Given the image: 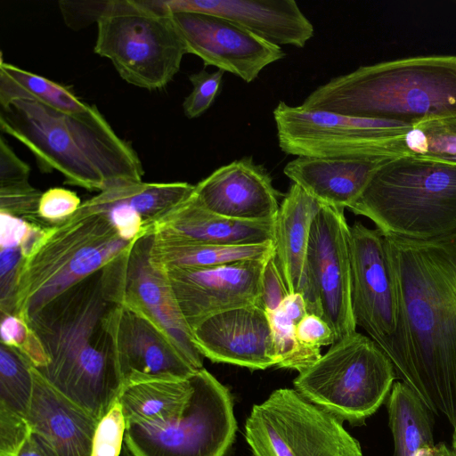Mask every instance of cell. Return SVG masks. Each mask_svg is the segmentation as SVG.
Masks as SVG:
<instances>
[{
  "label": "cell",
  "instance_id": "cell-38",
  "mask_svg": "<svg viewBox=\"0 0 456 456\" xmlns=\"http://www.w3.org/2000/svg\"><path fill=\"white\" fill-rule=\"evenodd\" d=\"M289 291L277 265L274 254L267 260L262 275L258 305L267 314L276 311Z\"/></svg>",
  "mask_w": 456,
  "mask_h": 456
},
{
  "label": "cell",
  "instance_id": "cell-33",
  "mask_svg": "<svg viewBox=\"0 0 456 456\" xmlns=\"http://www.w3.org/2000/svg\"><path fill=\"white\" fill-rule=\"evenodd\" d=\"M42 193L28 182L0 186V212H4L30 223L49 225L38 216Z\"/></svg>",
  "mask_w": 456,
  "mask_h": 456
},
{
  "label": "cell",
  "instance_id": "cell-11",
  "mask_svg": "<svg viewBox=\"0 0 456 456\" xmlns=\"http://www.w3.org/2000/svg\"><path fill=\"white\" fill-rule=\"evenodd\" d=\"M151 232L148 229L121 256L106 265L103 279L111 299L142 315L173 342L196 369L203 368V355L193 341L163 267L150 257Z\"/></svg>",
  "mask_w": 456,
  "mask_h": 456
},
{
  "label": "cell",
  "instance_id": "cell-1",
  "mask_svg": "<svg viewBox=\"0 0 456 456\" xmlns=\"http://www.w3.org/2000/svg\"><path fill=\"white\" fill-rule=\"evenodd\" d=\"M398 324L382 349L396 378L456 428V231L428 240L384 235Z\"/></svg>",
  "mask_w": 456,
  "mask_h": 456
},
{
  "label": "cell",
  "instance_id": "cell-43",
  "mask_svg": "<svg viewBox=\"0 0 456 456\" xmlns=\"http://www.w3.org/2000/svg\"><path fill=\"white\" fill-rule=\"evenodd\" d=\"M1 344L20 350L28 340L31 329L16 314H0Z\"/></svg>",
  "mask_w": 456,
  "mask_h": 456
},
{
  "label": "cell",
  "instance_id": "cell-18",
  "mask_svg": "<svg viewBox=\"0 0 456 456\" xmlns=\"http://www.w3.org/2000/svg\"><path fill=\"white\" fill-rule=\"evenodd\" d=\"M203 355L250 370L276 366V354L266 312L258 305L228 310L205 320L192 330Z\"/></svg>",
  "mask_w": 456,
  "mask_h": 456
},
{
  "label": "cell",
  "instance_id": "cell-29",
  "mask_svg": "<svg viewBox=\"0 0 456 456\" xmlns=\"http://www.w3.org/2000/svg\"><path fill=\"white\" fill-rule=\"evenodd\" d=\"M380 153L389 159L414 156L456 163V118L425 120L387 137Z\"/></svg>",
  "mask_w": 456,
  "mask_h": 456
},
{
  "label": "cell",
  "instance_id": "cell-45",
  "mask_svg": "<svg viewBox=\"0 0 456 456\" xmlns=\"http://www.w3.org/2000/svg\"><path fill=\"white\" fill-rule=\"evenodd\" d=\"M433 456H456L454 451H451L447 448V446L440 443L438 444H435L433 448Z\"/></svg>",
  "mask_w": 456,
  "mask_h": 456
},
{
  "label": "cell",
  "instance_id": "cell-20",
  "mask_svg": "<svg viewBox=\"0 0 456 456\" xmlns=\"http://www.w3.org/2000/svg\"><path fill=\"white\" fill-rule=\"evenodd\" d=\"M167 13L206 12L225 18L275 45L302 48L314 26L294 0H150Z\"/></svg>",
  "mask_w": 456,
  "mask_h": 456
},
{
  "label": "cell",
  "instance_id": "cell-21",
  "mask_svg": "<svg viewBox=\"0 0 456 456\" xmlns=\"http://www.w3.org/2000/svg\"><path fill=\"white\" fill-rule=\"evenodd\" d=\"M33 394L27 420L57 456H91L99 420L54 389L32 366Z\"/></svg>",
  "mask_w": 456,
  "mask_h": 456
},
{
  "label": "cell",
  "instance_id": "cell-32",
  "mask_svg": "<svg viewBox=\"0 0 456 456\" xmlns=\"http://www.w3.org/2000/svg\"><path fill=\"white\" fill-rule=\"evenodd\" d=\"M52 228L53 225L30 223L0 212V248L19 247L27 259L41 246Z\"/></svg>",
  "mask_w": 456,
  "mask_h": 456
},
{
  "label": "cell",
  "instance_id": "cell-14",
  "mask_svg": "<svg viewBox=\"0 0 456 456\" xmlns=\"http://www.w3.org/2000/svg\"><path fill=\"white\" fill-rule=\"evenodd\" d=\"M170 14L187 53L247 83L254 81L266 66L285 57L280 45L221 16L196 12Z\"/></svg>",
  "mask_w": 456,
  "mask_h": 456
},
{
  "label": "cell",
  "instance_id": "cell-26",
  "mask_svg": "<svg viewBox=\"0 0 456 456\" xmlns=\"http://www.w3.org/2000/svg\"><path fill=\"white\" fill-rule=\"evenodd\" d=\"M191 376L187 379H147L124 385L118 403L126 428L162 425L178 417L192 394Z\"/></svg>",
  "mask_w": 456,
  "mask_h": 456
},
{
  "label": "cell",
  "instance_id": "cell-41",
  "mask_svg": "<svg viewBox=\"0 0 456 456\" xmlns=\"http://www.w3.org/2000/svg\"><path fill=\"white\" fill-rule=\"evenodd\" d=\"M296 337L304 346L321 349V346L333 345L335 333L330 324L322 317L306 314L296 326Z\"/></svg>",
  "mask_w": 456,
  "mask_h": 456
},
{
  "label": "cell",
  "instance_id": "cell-31",
  "mask_svg": "<svg viewBox=\"0 0 456 456\" xmlns=\"http://www.w3.org/2000/svg\"><path fill=\"white\" fill-rule=\"evenodd\" d=\"M267 315L275 347L277 367L301 372L322 356L321 349L305 346L297 340L295 331L297 321L280 308Z\"/></svg>",
  "mask_w": 456,
  "mask_h": 456
},
{
  "label": "cell",
  "instance_id": "cell-24",
  "mask_svg": "<svg viewBox=\"0 0 456 456\" xmlns=\"http://www.w3.org/2000/svg\"><path fill=\"white\" fill-rule=\"evenodd\" d=\"M324 204L292 183L274 220V257L289 293H302L313 222Z\"/></svg>",
  "mask_w": 456,
  "mask_h": 456
},
{
  "label": "cell",
  "instance_id": "cell-34",
  "mask_svg": "<svg viewBox=\"0 0 456 456\" xmlns=\"http://www.w3.org/2000/svg\"><path fill=\"white\" fill-rule=\"evenodd\" d=\"M126 424L118 401L99 421L91 456H120Z\"/></svg>",
  "mask_w": 456,
  "mask_h": 456
},
{
  "label": "cell",
  "instance_id": "cell-48",
  "mask_svg": "<svg viewBox=\"0 0 456 456\" xmlns=\"http://www.w3.org/2000/svg\"><path fill=\"white\" fill-rule=\"evenodd\" d=\"M453 451L456 453V428H454L453 439H452Z\"/></svg>",
  "mask_w": 456,
  "mask_h": 456
},
{
  "label": "cell",
  "instance_id": "cell-6",
  "mask_svg": "<svg viewBox=\"0 0 456 456\" xmlns=\"http://www.w3.org/2000/svg\"><path fill=\"white\" fill-rule=\"evenodd\" d=\"M134 241L122 239L103 214L77 211L53 226L21 265L15 314L27 322L60 294L124 254Z\"/></svg>",
  "mask_w": 456,
  "mask_h": 456
},
{
  "label": "cell",
  "instance_id": "cell-47",
  "mask_svg": "<svg viewBox=\"0 0 456 456\" xmlns=\"http://www.w3.org/2000/svg\"><path fill=\"white\" fill-rule=\"evenodd\" d=\"M120 456H134L126 444H124Z\"/></svg>",
  "mask_w": 456,
  "mask_h": 456
},
{
  "label": "cell",
  "instance_id": "cell-39",
  "mask_svg": "<svg viewBox=\"0 0 456 456\" xmlns=\"http://www.w3.org/2000/svg\"><path fill=\"white\" fill-rule=\"evenodd\" d=\"M30 433L27 418L0 408V456H14Z\"/></svg>",
  "mask_w": 456,
  "mask_h": 456
},
{
  "label": "cell",
  "instance_id": "cell-7",
  "mask_svg": "<svg viewBox=\"0 0 456 456\" xmlns=\"http://www.w3.org/2000/svg\"><path fill=\"white\" fill-rule=\"evenodd\" d=\"M96 24L94 53L108 58L122 79L141 88L165 87L187 53L171 14L149 0H109Z\"/></svg>",
  "mask_w": 456,
  "mask_h": 456
},
{
  "label": "cell",
  "instance_id": "cell-5",
  "mask_svg": "<svg viewBox=\"0 0 456 456\" xmlns=\"http://www.w3.org/2000/svg\"><path fill=\"white\" fill-rule=\"evenodd\" d=\"M383 235L413 240L456 231V163L403 156L383 164L349 208Z\"/></svg>",
  "mask_w": 456,
  "mask_h": 456
},
{
  "label": "cell",
  "instance_id": "cell-15",
  "mask_svg": "<svg viewBox=\"0 0 456 456\" xmlns=\"http://www.w3.org/2000/svg\"><path fill=\"white\" fill-rule=\"evenodd\" d=\"M351 302L356 326L381 348L396 331L398 307L384 235L361 222L349 227Z\"/></svg>",
  "mask_w": 456,
  "mask_h": 456
},
{
  "label": "cell",
  "instance_id": "cell-42",
  "mask_svg": "<svg viewBox=\"0 0 456 456\" xmlns=\"http://www.w3.org/2000/svg\"><path fill=\"white\" fill-rule=\"evenodd\" d=\"M29 166L22 161L2 135L0 138V186L28 183Z\"/></svg>",
  "mask_w": 456,
  "mask_h": 456
},
{
  "label": "cell",
  "instance_id": "cell-46",
  "mask_svg": "<svg viewBox=\"0 0 456 456\" xmlns=\"http://www.w3.org/2000/svg\"><path fill=\"white\" fill-rule=\"evenodd\" d=\"M434 446H422L414 453L413 456H433Z\"/></svg>",
  "mask_w": 456,
  "mask_h": 456
},
{
  "label": "cell",
  "instance_id": "cell-40",
  "mask_svg": "<svg viewBox=\"0 0 456 456\" xmlns=\"http://www.w3.org/2000/svg\"><path fill=\"white\" fill-rule=\"evenodd\" d=\"M109 0L105 1H61L60 10L64 22L72 29H81L97 22Z\"/></svg>",
  "mask_w": 456,
  "mask_h": 456
},
{
  "label": "cell",
  "instance_id": "cell-36",
  "mask_svg": "<svg viewBox=\"0 0 456 456\" xmlns=\"http://www.w3.org/2000/svg\"><path fill=\"white\" fill-rule=\"evenodd\" d=\"M81 204L76 192L60 187L51 188L42 193L38 216L49 225H59L69 219Z\"/></svg>",
  "mask_w": 456,
  "mask_h": 456
},
{
  "label": "cell",
  "instance_id": "cell-4",
  "mask_svg": "<svg viewBox=\"0 0 456 456\" xmlns=\"http://www.w3.org/2000/svg\"><path fill=\"white\" fill-rule=\"evenodd\" d=\"M301 106L409 126L456 118V55L414 56L361 66L316 88Z\"/></svg>",
  "mask_w": 456,
  "mask_h": 456
},
{
  "label": "cell",
  "instance_id": "cell-30",
  "mask_svg": "<svg viewBox=\"0 0 456 456\" xmlns=\"http://www.w3.org/2000/svg\"><path fill=\"white\" fill-rule=\"evenodd\" d=\"M31 368L20 351L0 345V408L27 418L33 394Z\"/></svg>",
  "mask_w": 456,
  "mask_h": 456
},
{
  "label": "cell",
  "instance_id": "cell-17",
  "mask_svg": "<svg viewBox=\"0 0 456 456\" xmlns=\"http://www.w3.org/2000/svg\"><path fill=\"white\" fill-rule=\"evenodd\" d=\"M122 387L147 379H187L197 370L169 338L136 312L116 305L104 317Z\"/></svg>",
  "mask_w": 456,
  "mask_h": 456
},
{
  "label": "cell",
  "instance_id": "cell-23",
  "mask_svg": "<svg viewBox=\"0 0 456 456\" xmlns=\"http://www.w3.org/2000/svg\"><path fill=\"white\" fill-rule=\"evenodd\" d=\"M150 229L195 242L222 245L259 244L273 241L274 237V221H241L215 214L204 208L193 192Z\"/></svg>",
  "mask_w": 456,
  "mask_h": 456
},
{
  "label": "cell",
  "instance_id": "cell-8",
  "mask_svg": "<svg viewBox=\"0 0 456 456\" xmlns=\"http://www.w3.org/2000/svg\"><path fill=\"white\" fill-rule=\"evenodd\" d=\"M293 383L305 399L351 424L376 412L390 394L395 368L370 337L357 331L335 342Z\"/></svg>",
  "mask_w": 456,
  "mask_h": 456
},
{
  "label": "cell",
  "instance_id": "cell-28",
  "mask_svg": "<svg viewBox=\"0 0 456 456\" xmlns=\"http://www.w3.org/2000/svg\"><path fill=\"white\" fill-rule=\"evenodd\" d=\"M16 99L34 100L69 114L83 113L92 107L79 100L70 87L4 62L1 57L0 106Z\"/></svg>",
  "mask_w": 456,
  "mask_h": 456
},
{
  "label": "cell",
  "instance_id": "cell-22",
  "mask_svg": "<svg viewBox=\"0 0 456 456\" xmlns=\"http://www.w3.org/2000/svg\"><path fill=\"white\" fill-rule=\"evenodd\" d=\"M388 158H321L299 156L284 174L324 205L349 208Z\"/></svg>",
  "mask_w": 456,
  "mask_h": 456
},
{
  "label": "cell",
  "instance_id": "cell-12",
  "mask_svg": "<svg viewBox=\"0 0 456 456\" xmlns=\"http://www.w3.org/2000/svg\"><path fill=\"white\" fill-rule=\"evenodd\" d=\"M349 227L344 208L322 207L311 227L301 293L307 314L324 319L336 342L357 327L351 302Z\"/></svg>",
  "mask_w": 456,
  "mask_h": 456
},
{
  "label": "cell",
  "instance_id": "cell-13",
  "mask_svg": "<svg viewBox=\"0 0 456 456\" xmlns=\"http://www.w3.org/2000/svg\"><path fill=\"white\" fill-rule=\"evenodd\" d=\"M280 149L297 157L385 158L382 141L409 126L290 106L280 102L273 110Z\"/></svg>",
  "mask_w": 456,
  "mask_h": 456
},
{
  "label": "cell",
  "instance_id": "cell-16",
  "mask_svg": "<svg viewBox=\"0 0 456 456\" xmlns=\"http://www.w3.org/2000/svg\"><path fill=\"white\" fill-rule=\"evenodd\" d=\"M269 258L211 267H163L191 331L213 315L258 305Z\"/></svg>",
  "mask_w": 456,
  "mask_h": 456
},
{
  "label": "cell",
  "instance_id": "cell-10",
  "mask_svg": "<svg viewBox=\"0 0 456 456\" xmlns=\"http://www.w3.org/2000/svg\"><path fill=\"white\" fill-rule=\"evenodd\" d=\"M191 381V396L178 417L126 428L125 444L134 456H225L237 429L231 393L204 368Z\"/></svg>",
  "mask_w": 456,
  "mask_h": 456
},
{
  "label": "cell",
  "instance_id": "cell-3",
  "mask_svg": "<svg viewBox=\"0 0 456 456\" xmlns=\"http://www.w3.org/2000/svg\"><path fill=\"white\" fill-rule=\"evenodd\" d=\"M0 128L34 154L42 172L56 170L68 184L101 192L142 182L137 153L94 105L69 114L16 99L0 106Z\"/></svg>",
  "mask_w": 456,
  "mask_h": 456
},
{
  "label": "cell",
  "instance_id": "cell-37",
  "mask_svg": "<svg viewBox=\"0 0 456 456\" xmlns=\"http://www.w3.org/2000/svg\"><path fill=\"white\" fill-rule=\"evenodd\" d=\"M24 260L19 247L1 248L0 314H15L19 273Z\"/></svg>",
  "mask_w": 456,
  "mask_h": 456
},
{
  "label": "cell",
  "instance_id": "cell-19",
  "mask_svg": "<svg viewBox=\"0 0 456 456\" xmlns=\"http://www.w3.org/2000/svg\"><path fill=\"white\" fill-rule=\"evenodd\" d=\"M193 195L207 210L241 221H274L280 208L272 177L251 157L218 167L195 185Z\"/></svg>",
  "mask_w": 456,
  "mask_h": 456
},
{
  "label": "cell",
  "instance_id": "cell-2",
  "mask_svg": "<svg viewBox=\"0 0 456 456\" xmlns=\"http://www.w3.org/2000/svg\"><path fill=\"white\" fill-rule=\"evenodd\" d=\"M102 269L60 294L27 322L48 358L37 371L99 421L118 401L122 389L103 322L118 304L106 289Z\"/></svg>",
  "mask_w": 456,
  "mask_h": 456
},
{
  "label": "cell",
  "instance_id": "cell-35",
  "mask_svg": "<svg viewBox=\"0 0 456 456\" xmlns=\"http://www.w3.org/2000/svg\"><path fill=\"white\" fill-rule=\"evenodd\" d=\"M224 74L221 69L212 73L202 69L189 76L193 88L183 102V113L188 118L201 116L211 106L219 92Z\"/></svg>",
  "mask_w": 456,
  "mask_h": 456
},
{
  "label": "cell",
  "instance_id": "cell-25",
  "mask_svg": "<svg viewBox=\"0 0 456 456\" xmlns=\"http://www.w3.org/2000/svg\"><path fill=\"white\" fill-rule=\"evenodd\" d=\"M150 231L151 260L162 267H211L267 259L274 254L273 241L247 245L208 244L166 232Z\"/></svg>",
  "mask_w": 456,
  "mask_h": 456
},
{
  "label": "cell",
  "instance_id": "cell-27",
  "mask_svg": "<svg viewBox=\"0 0 456 456\" xmlns=\"http://www.w3.org/2000/svg\"><path fill=\"white\" fill-rule=\"evenodd\" d=\"M394 438L393 456H413L422 446H434L429 410L403 382L394 383L387 400Z\"/></svg>",
  "mask_w": 456,
  "mask_h": 456
},
{
  "label": "cell",
  "instance_id": "cell-9",
  "mask_svg": "<svg viewBox=\"0 0 456 456\" xmlns=\"http://www.w3.org/2000/svg\"><path fill=\"white\" fill-rule=\"evenodd\" d=\"M245 437L253 456H363L342 420L291 388L253 406Z\"/></svg>",
  "mask_w": 456,
  "mask_h": 456
},
{
  "label": "cell",
  "instance_id": "cell-44",
  "mask_svg": "<svg viewBox=\"0 0 456 456\" xmlns=\"http://www.w3.org/2000/svg\"><path fill=\"white\" fill-rule=\"evenodd\" d=\"M14 456H57L50 445L31 432Z\"/></svg>",
  "mask_w": 456,
  "mask_h": 456
}]
</instances>
